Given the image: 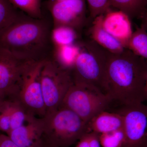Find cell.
<instances>
[{
	"mask_svg": "<svg viewBox=\"0 0 147 147\" xmlns=\"http://www.w3.org/2000/svg\"><path fill=\"white\" fill-rule=\"evenodd\" d=\"M147 61L127 48L110 53L106 63L103 92L111 103L121 106L147 100Z\"/></svg>",
	"mask_w": 147,
	"mask_h": 147,
	"instance_id": "1",
	"label": "cell"
},
{
	"mask_svg": "<svg viewBox=\"0 0 147 147\" xmlns=\"http://www.w3.org/2000/svg\"><path fill=\"white\" fill-rule=\"evenodd\" d=\"M53 26L44 17L33 18L22 11L0 35V47L24 61L52 58Z\"/></svg>",
	"mask_w": 147,
	"mask_h": 147,
	"instance_id": "2",
	"label": "cell"
},
{
	"mask_svg": "<svg viewBox=\"0 0 147 147\" xmlns=\"http://www.w3.org/2000/svg\"><path fill=\"white\" fill-rule=\"evenodd\" d=\"M79 44L80 51L71 71L73 83L93 86L103 92L105 67L110 53L90 39Z\"/></svg>",
	"mask_w": 147,
	"mask_h": 147,
	"instance_id": "3",
	"label": "cell"
},
{
	"mask_svg": "<svg viewBox=\"0 0 147 147\" xmlns=\"http://www.w3.org/2000/svg\"><path fill=\"white\" fill-rule=\"evenodd\" d=\"M42 118L43 136L59 147H70L88 132L87 123L65 107H59Z\"/></svg>",
	"mask_w": 147,
	"mask_h": 147,
	"instance_id": "4",
	"label": "cell"
},
{
	"mask_svg": "<svg viewBox=\"0 0 147 147\" xmlns=\"http://www.w3.org/2000/svg\"><path fill=\"white\" fill-rule=\"evenodd\" d=\"M111 104L108 96L96 87L73 83L60 107L72 110L88 123Z\"/></svg>",
	"mask_w": 147,
	"mask_h": 147,
	"instance_id": "5",
	"label": "cell"
},
{
	"mask_svg": "<svg viewBox=\"0 0 147 147\" xmlns=\"http://www.w3.org/2000/svg\"><path fill=\"white\" fill-rule=\"evenodd\" d=\"M40 80L46 114L60 106L73 81L71 71L62 68L53 57L44 61Z\"/></svg>",
	"mask_w": 147,
	"mask_h": 147,
	"instance_id": "6",
	"label": "cell"
},
{
	"mask_svg": "<svg viewBox=\"0 0 147 147\" xmlns=\"http://www.w3.org/2000/svg\"><path fill=\"white\" fill-rule=\"evenodd\" d=\"M45 61L25 62L14 98L37 117H43L46 114L40 80V73Z\"/></svg>",
	"mask_w": 147,
	"mask_h": 147,
	"instance_id": "7",
	"label": "cell"
},
{
	"mask_svg": "<svg viewBox=\"0 0 147 147\" xmlns=\"http://www.w3.org/2000/svg\"><path fill=\"white\" fill-rule=\"evenodd\" d=\"M115 112L123 117V147H147V105L142 103L121 106Z\"/></svg>",
	"mask_w": 147,
	"mask_h": 147,
	"instance_id": "8",
	"label": "cell"
},
{
	"mask_svg": "<svg viewBox=\"0 0 147 147\" xmlns=\"http://www.w3.org/2000/svg\"><path fill=\"white\" fill-rule=\"evenodd\" d=\"M47 5L53 28L65 26L79 32L86 24V0H49Z\"/></svg>",
	"mask_w": 147,
	"mask_h": 147,
	"instance_id": "9",
	"label": "cell"
},
{
	"mask_svg": "<svg viewBox=\"0 0 147 147\" xmlns=\"http://www.w3.org/2000/svg\"><path fill=\"white\" fill-rule=\"evenodd\" d=\"M25 62L0 47V94L3 99L15 98Z\"/></svg>",
	"mask_w": 147,
	"mask_h": 147,
	"instance_id": "10",
	"label": "cell"
},
{
	"mask_svg": "<svg viewBox=\"0 0 147 147\" xmlns=\"http://www.w3.org/2000/svg\"><path fill=\"white\" fill-rule=\"evenodd\" d=\"M43 134V118L35 117L7 135L19 147H38Z\"/></svg>",
	"mask_w": 147,
	"mask_h": 147,
	"instance_id": "11",
	"label": "cell"
},
{
	"mask_svg": "<svg viewBox=\"0 0 147 147\" xmlns=\"http://www.w3.org/2000/svg\"><path fill=\"white\" fill-rule=\"evenodd\" d=\"M102 27L126 48L127 43L133 32L131 19L121 11L110 10L102 16Z\"/></svg>",
	"mask_w": 147,
	"mask_h": 147,
	"instance_id": "12",
	"label": "cell"
},
{
	"mask_svg": "<svg viewBox=\"0 0 147 147\" xmlns=\"http://www.w3.org/2000/svg\"><path fill=\"white\" fill-rule=\"evenodd\" d=\"M103 15L93 19L89 30L90 38L110 53H120L126 48L120 41L106 31L103 28L102 24Z\"/></svg>",
	"mask_w": 147,
	"mask_h": 147,
	"instance_id": "13",
	"label": "cell"
},
{
	"mask_svg": "<svg viewBox=\"0 0 147 147\" xmlns=\"http://www.w3.org/2000/svg\"><path fill=\"white\" fill-rule=\"evenodd\" d=\"M123 117L117 112L102 111L95 116L87 123L88 132L93 131L105 134L123 128Z\"/></svg>",
	"mask_w": 147,
	"mask_h": 147,
	"instance_id": "14",
	"label": "cell"
},
{
	"mask_svg": "<svg viewBox=\"0 0 147 147\" xmlns=\"http://www.w3.org/2000/svg\"><path fill=\"white\" fill-rule=\"evenodd\" d=\"M80 50L79 42L70 45H54L53 58L62 68L71 71Z\"/></svg>",
	"mask_w": 147,
	"mask_h": 147,
	"instance_id": "15",
	"label": "cell"
},
{
	"mask_svg": "<svg viewBox=\"0 0 147 147\" xmlns=\"http://www.w3.org/2000/svg\"><path fill=\"white\" fill-rule=\"evenodd\" d=\"M111 7L123 11L130 19H141L146 9V0H110Z\"/></svg>",
	"mask_w": 147,
	"mask_h": 147,
	"instance_id": "16",
	"label": "cell"
},
{
	"mask_svg": "<svg viewBox=\"0 0 147 147\" xmlns=\"http://www.w3.org/2000/svg\"><path fill=\"white\" fill-rule=\"evenodd\" d=\"M142 27H137L126 44V48L147 61V32Z\"/></svg>",
	"mask_w": 147,
	"mask_h": 147,
	"instance_id": "17",
	"label": "cell"
},
{
	"mask_svg": "<svg viewBox=\"0 0 147 147\" xmlns=\"http://www.w3.org/2000/svg\"><path fill=\"white\" fill-rule=\"evenodd\" d=\"M11 99L10 131L23 126L37 117L30 113L16 98Z\"/></svg>",
	"mask_w": 147,
	"mask_h": 147,
	"instance_id": "18",
	"label": "cell"
},
{
	"mask_svg": "<svg viewBox=\"0 0 147 147\" xmlns=\"http://www.w3.org/2000/svg\"><path fill=\"white\" fill-rule=\"evenodd\" d=\"M78 32L70 27L62 26L53 28L52 38L53 45H66L75 44L78 39Z\"/></svg>",
	"mask_w": 147,
	"mask_h": 147,
	"instance_id": "19",
	"label": "cell"
},
{
	"mask_svg": "<svg viewBox=\"0 0 147 147\" xmlns=\"http://www.w3.org/2000/svg\"><path fill=\"white\" fill-rule=\"evenodd\" d=\"M16 9L33 18H41L42 13L40 0H9Z\"/></svg>",
	"mask_w": 147,
	"mask_h": 147,
	"instance_id": "20",
	"label": "cell"
},
{
	"mask_svg": "<svg viewBox=\"0 0 147 147\" xmlns=\"http://www.w3.org/2000/svg\"><path fill=\"white\" fill-rule=\"evenodd\" d=\"M19 11L9 0H0V35L16 19Z\"/></svg>",
	"mask_w": 147,
	"mask_h": 147,
	"instance_id": "21",
	"label": "cell"
},
{
	"mask_svg": "<svg viewBox=\"0 0 147 147\" xmlns=\"http://www.w3.org/2000/svg\"><path fill=\"white\" fill-rule=\"evenodd\" d=\"M100 141L102 147H123L125 142L123 128L100 134Z\"/></svg>",
	"mask_w": 147,
	"mask_h": 147,
	"instance_id": "22",
	"label": "cell"
},
{
	"mask_svg": "<svg viewBox=\"0 0 147 147\" xmlns=\"http://www.w3.org/2000/svg\"><path fill=\"white\" fill-rule=\"evenodd\" d=\"M11 98H5L0 103V131L6 134L11 130Z\"/></svg>",
	"mask_w": 147,
	"mask_h": 147,
	"instance_id": "23",
	"label": "cell"
},
{
	"mask_svg": "<svg viewBox=\"0 0 147 147\" xmlns=\"http://www.w3.org/2000/svg\"><path fill=\"white\" fill-rule=\"evenodd\" d=\"M88 5L90 16L93 20L111 10L110 0H86Z\"/></svg>",
	"mask_w": 147,
	"mask_h": 147,
	"instance_id": "24",
	"label": "cell"
},
{
	"mask_svg": "<svg viewBox=\"0 0 147 147\" xmlns=\"http://www.w3.org/2000/svg\"><path fill=\"white\" fill-rule=\"evenodd\" d=\"M0 147H19L6 134H0Z\"/></svg>",
	"mask_w": 147,
	"mask_h": 147,
	"instance_id": "25",
	"label": "cell"
},
{
	"mask_svg": "<svg viewBox=\"0 0 147 147\" xmlns=\"http://www.w3.org/2000/svg\"><path fill=\"white\" fill-rule=\"evenodd\" d=\"M76 147H90L88 132L84 134L79 139Z\"/></svg>",
	"mask_w": 147,
	"mask_h": 147,
	"instance_id": "26",
	"label": "cell"
},
{
	"mask_svg": "<svg viewBox=\"0 0 147 147\" xmlns=\"http://www.w3.org/2000/svg\"><path fill=\"white\" fill-rule=\"evenodd\" d=\"M38 147H59L50 142L46 139L44 136H42V139Z\"/></svg>",
	"mask_w": 147,
	"mask_h": 147,
	"instance_id": "27",
	"label": "cell"
},
{
	"mask_svg": "<svg viewBox=\"0 0 147 147\" xmlns=\"http://www.w3.org/2000/svg\"><path fill=\"white\" fill-rule=\"evenodd\" d=\"M141 19L142 20L141 26L147 31V8Z\"/></svg>",
	"mask_w": 147,
	"mask_h": 147,
	"instance_id": "28",
	"label": "cell"
},
{
	"mask_svg": "<svg viewBox=\"0 0 147 147\" xmlns=\"http://www.w3.org/2000/svg\"><path fill=\"white\" fill-rule=\"evenodd\" d=\"M3 99H4L2 97V96H1V94H0V103L3 100Z\"/></svg>",
	"mask_w": 147,
	"mask_h": 147,
	"instance_id": "29",
	"label": "cell"
},
{
	"mask_svg": "<svg viewBox=\"0 0 147 147\" xmlns=\"http://www.w3.org/2000/svg\"><path fill=\"white\" fill-rule=\"evenodd\" d=\"M146 5H147V0H146Z\"/></svg>",
	"mask_w": 147,
	"mask_h": 147,
	"instance_id": "30",
	"label": "cell"
},
{
	"mask_svg": "<svg viewBox=\"0 0 147 147\" xmlns=\"http://www.w3.org/2000/svg\"></svg>",
	"mask_w": 147,
	"mask_h": 147,
	"instance_id": "31",
	"label": "cell"
}]
</instances>
